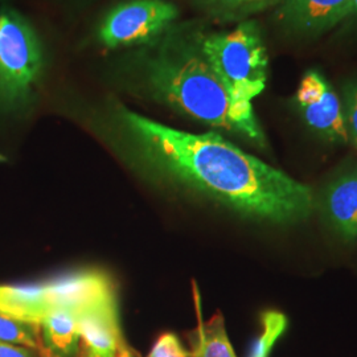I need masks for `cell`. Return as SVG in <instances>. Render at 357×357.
I'll return each instance as SVG.
<instances>
[{
  "instance_id": "6da1fadb",
  "label": "cell",
  "mask_w": 357,
  "mask_h": 357,
  "mask_svg": "<svg viewBox=\"0 0 357 357\" xmlns=\"http://www.w3.org/2000/svg\"><path fill=\"white\" fill-rule=\"evenodd\" d=\"M97 128L144 176L204 195L241 216L295 225L314 211L308 185L215 131L193 134L169 128L116 101L105 105Z\"/></svg>"
},
{
  "instance_id": "7a4b0ae2",
  "label": "cell",
  "mask_w": 357,
  "mask_h": 357,
  "mask_svg": "<svg viewBox=\"0 0 357 357\" xmlns=\"http://www.w3.org/2000/svg\"><path fill=\"white\" fill-rule=\"evenodd\" d=\"M202 33L185 24H174L125 60L119 75L130 89L146 98L264 146L265 135L253 106L231 98L203 53Z\"/></svg>"
},
{
  "instance_id": "3957f363",
  "label": "cell",
  "mask_w": 357,
  "mask_h": 357,
  "mask_svg": "<svg viewBox=\"0 0 357 357\" xmlns=\"http://www.w3.org/2000/svg\"><path fill=\"white\" fill-rule=\"evenodd\" d=\"M0 311L40 326L54 312L84 318L118 312V303L112 278L101 270L86 268L38 284L0 286Z\"/></svg>"
},
{
  "instance_id": "277c9868",
  "label": "cell",
  "mask_w": 357,
  "mask_h": 357,
  "mask_svg": "<svg viewBox=\"0 0 357 357\" xmlns=\"http://www.w3.org/2000/svg\"><path fill=\"white\" fill-rule=\"evenodd\" d=\"M202 50L231 98L253 106L268 78V50L258 23L250 19L227 32H203Z\"/></svg>"
},
{
  "instance_id": "5b68a950",
  "label": "cell",
  "mask_w": 357,
  "mask_h": 357,
  "mask_svg": "<svg viewBox=\"0 0 357 357\" xmlns=\"http://www.w3.org/2000/svg\"><path fill=\"white\" fill-rule=\"evenodd\" d=\"M47 57L35 26L13 8L0 10V110L17 113L36 100Z\"/></svg>"
},
{
  "instance_id": "8992f818",
  "label": "cell",
  "mask_w": 357,
  "mask_h": 357,
  "mask_svg": "<svg viewBox=\"0 0 357 357\" xmlns=\"http://www.w3.org/2000/svg\"><path fill=\"white\" fill-rule=\"evenodd\" d=\"M178 8L168 0H128L105 15L97 41L107 50L142 47L176 23Z\"/></svg>"
},
{
  "instance_id": "52a82bcc",
  "label": "cell",
  "mask_w": 357,
  "mask_h": 357,
  "mask_svg": "<svg viewBox=\"0 0 357 357\" xmlns=\"http://www.w3.org/2000/svg\"><path fill=\"white\" fill-rule=\"evenodd\" d=\"M295 102L307 128L320 138L336 144L349 142L342 100L320 72L311 69L303 75L295 94Z\"/></svg>"
},
{
  "instance_id": "ba28073f",
  "label": "cell",
  "mask_w": 357,
  "mask_h": 357,
  "mask_svg": "<svg viewBox=\"0 0 357 357\" xmlns=\"http://www.w3.org/2000/svg\"><path fill=\"white\" fill-rule=\"evenodd\" d=\"M352 0H284L275 20L296 38H318L349 17Z\"/></svg>"
},
{
  "instance_id": "9c48e42d",
  "label": "cell",
  "mask_w": 357,
  "mask_h": 357,
  "mask_svg": "<svg viewBox=\"0 0 357 357\" xmlns=\"http://www.w3.org/2000/svg\"><path fill=\"white\" fill-rule=\"evenodd\" d=\"M321 213L345 243L357 240V171L333 178L321 196Z\"/></svg>"
},
{
  "instance_id": "30bf717a",
  "label": "cell",
  "mask_w": 357,
  "mask_h": 357,
  "mask_svg": "<svg viewBox=\"0 0 357 357\" xmlns=\"http://www.w3.org/2000/svg\"><path fill=\"white\" fill-rule=\"evenodd\" d=\"M193 294L196 311L199 315V324L192 333L191 357H236L221 312L215 314L208 321H203L200 295L196 286L193 287Z\"/></svg>"
},
{
  "instance_id": "8fae6325",
  "label": "cell",
  "mask_w": 357,
  "mask_h": 357,
  "mask_svg": "<svg viewBox=\"0 0 357 357\" xmlns=\"http://www.w3.org/2000/svg\"><path fill=\"white\" fill-rule=\"evenodd\" d=\"M79 317L72 312H54L40 323L44 349L57 356L76 357L79 349Z\"/></svg>"
},
{
  "instance_id": "7c38bea8",
  "label": "cell",
  "mask_w": 357,
  "mask_h": 357,
  "mask_svg": "<svg viewBox=\"0 0 357 357\" xmlns=\"http://www.w3.org/2000/svg\"><path fill=\"white\" fill-rule=\"evenodd\" d=\"M284 0H192L195 8L220 23H241L258 13L277 8Z\"/></svg>"
},
{
  "instance_id": "4fadbf2b",
  "label": "cell",
  "mask_w": 357,
  "mask_h": 357,
  "mask_svg": "<svg viewBox=\"0 0 357 357\" xmlns=\"http://www.w3.org/2000/svg\"><path fill=\"white\" fill-rule=\"evenodd\" d=\"M0 343L22 345L44 352L40 326L0 311Z\"/></svg>"
},
{
  "instance_id": "5bb4252c",
  "label": "cell",
  "mask_w": 357,
  "mask_h": 357,
  "mask_svg": "<svg viewBox=\"0 0 357 357\" xmlns=\"http://www.w3.org/2000/svg\"><path fill=\"white\" fill-rule=\"evenodd\" d=\"M262 328L257 340L252 357H268L274 344L287 328V318L277 311H266L262 315Z\"/></svg>"
},
{
  "instance_id": "9a60e30c",
  "label": "cell",
  "mask_w": 357,
  "mask_h": 357,
  "mask_svg": "<svg viewBox=\"0 0 357 357\" xmlns=\"http://www.w3.org/2000/svg\"><path fill=\"white\" fill-rule=\"evenodd\" d=\"M342 106L348 139L357 150V79L349 81L343 86Z\"/></svg>"
},
{
  "instance_id": "2e32d148",
  "label": "cell",
  "mask_w": 357,
  "mask_h": 357,
  "mask_svg": "<svg viewBox=\"0 0 357 357\" xmlns=\"http://www.w3.org/2000/svg\"><path fill=\"white\" fill-rule=\"evenodd\" d=\"M147 357H191L178 336L172 332L162 333Z\"/></svg>"
},
{
  "instance_id": "e0dca14e",
  "label": "cell",
  "mask_w": 357,
  "mask_h": 357,
  "mask_svg": "<svg viewBox=\"0 0 357 357\" xmlns=\"http://www.w3.org/2000/svg\"><path fill=\"white\" fill-rule=\"evenodd\" d=\"M0 357H38V351L22 345L0 343Z\"/></svg>"
},
{
  "instance_id": "ac0fdd59",
  "label": "cell",
  "mask_w": 357,
  "mask_h": 357,
  "mask_svg": "<svg viewBox=\"0 0 357 357\" xmlns=\"http://www.w3.org/2000/svg\"><path fill=\"white\" fill-rule=\"evenodd\" d=\"M115 357H139L135 352H134V349H131L128 344H126V342L123 340V337L121 339V342H119V344H118V348H116V356Z\"/></svg>"
},
{
  "instance_id": "d6986e66",
  "label": "cell",
  "mask_w": 357,
  "mask_h": 357,
  "mask_svg": "<svg viewBox=\"0 0 357 357\" xmlns=\"http://www.w3.org/2000/svg\"><path fill=\"white\" fill-rule=\"evenodd\" d=\"M356 17L357 19V0H352V4H351V11H349V17Z\"/></svg>"
},
{
  "instance_id": "ffe728a7",
  "label": "cell",
  "mask_w": 357,
  "mask_h": 357,
  "mask_svg": "<svg viewBox=\"0 0 357 357\" xmlns=\"http://www.w3.org/2000/svg\"><path fill=\"white\" fill-rule=\"evenodd\" d=\"M43 355H44V357H61L57 356V355H54V354H52V352H48V351H45V349H44V352H43Z\"/></svg>"
}]
</instances>
